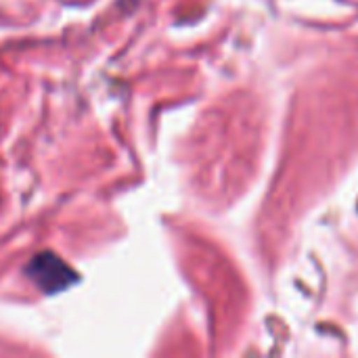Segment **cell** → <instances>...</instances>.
I'll use <instances>...</instances> for the list:
<instances>
[{"mask_svg": "<svg viewBox=\"0 0 358 358\" xmlns=\"http://www.w3.org/2000/svg\"><path fill=\"white\" fill-rule=\"evenodd\" d=\"M25 275L48 296L61 294L80 283V275L52 252H42L34 256L25 266Z\"/></svg>", "mask_w": 358, "mask_h": 358, "instance_id": "1", "label": "cell"}]
</instances>
